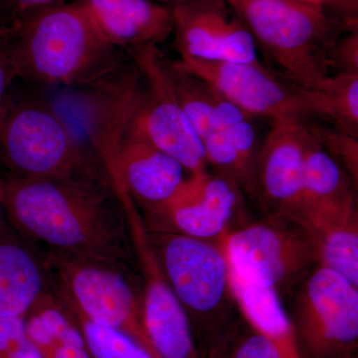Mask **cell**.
<instances>
[{"instance_id": "obj_29", "label": "cell", "mask_w": 358, "mask_h": 358, "mask_svg": "<svg viewBox=\"0 0 358 358\" xmlns=\"http://www.w3.org/2000/svg\"><path fill=\"white\" fill-rule=\"evenodd\" d=\"M333 74L358 73V26L339 37L331 52Z\"/></svg>"}, {"instance_id": "obj_5", "label": "cell", "mask_w": 358, "mask_h": 358, "mask_svg": "<svg viewBox=\"0 0 358 358\" xmlns=\"http://www.w3.org/2000/svg\"><path fill=\"white\" fill-rule=\"evenodd\" d=\"M0 162L18 178L100 174L64 115L41 100H9L0 117Z\"/></svg>"}, {"instance_id": "obj_10", "label": "cell", "mask_w": 358, "mask_h": 358, "mask_svg": "<svg viewBox=\"0 0 358 358\" xmlns=\"http://www.w3.org/2000/svg\"><path fill=\"white\" fill-rule=\"evenodd\" d=\"M178 63L249 114L265 117L272 124L329 119L326 99L320 92L280 79L265 65L192 59Z\"/></svg>"}, {"instance_id": "obj_8", "label": "cell", "mask_w": 358, "mask_h": 358, "mask_svg": "<svg viewBox=\"0 0 358 358\" xmlns=\"http://www.w3.org/2000/svg\"><path fill=\"white\" fill-rule=\"evenodd\" d=\"M127 52L141 77L129 129L178 160L190 176L206 171L201 141L190 126L176 95L171 61L157 45L134 47Z\"/></svg>"}, {"instance_id": "obj_2", "label": "cell", "mask_w": 358, "mask_h": 358, "mask_svg": "<svg viewBox=\"0 0 358 358\" xmlns=\"http://www.w3.org/2000/svg\"><path fill=\"white\" fill-rule=\"evenodd\" d=\"M0 32L8 37L17 78L32 83L87 88L122 67L119 49L81 0L40 9Z\"/></svg>"}, {"instance_id": "obj_27", "label": "cell", "mask_w": 358, "mask_h": 358, "mask_svg": "<svg viewBox=\"0 0 358 358\" xmlns=\"http://www.w3.org/2000/svg\"><path fill=\"white\" fill-rule=\"evenodd\" d=\"M308 129L322 148L338 162L343 171L350 176L353 185L358 183V138L343 131L334 124L308 122Z\"/></svg>"}, {"instance_id": "obj_20", "label": "cell", "mask_w": 358, "mask_h": 358, "mask_svg": "<svg viewBox=\"0 0 358 358\" xmlns=\"http://www.w3.org/2000/svg\"><path fill=\"white\" fill-rule=\"evenodd\" d=\"M26 331L43 358H93L76 322L48 291L25 317Z\"/></svg>"}, {"instance_id": "obj_18", "label": "cell", "mask_w": 358, "mask_h": 358, "mask_svg": "<svg viewBox=\"0 0 358 358\" xmlns=\"http://www.w3.org/2000/svg\"><path fill=\"white\" fill-rule=\"evenodd\" d=\"M43 264L7 224L0 228V317H25L46 293Z\"/></svg>"}, {"instance_id": "obj_21", "label": "cell", "mask_w": 358, "mask_h": 358, "mask_svg": "<svg viewBox=\"0 0 358 358\" xmlns=\"http://www.w3.org/2000/svg\"><path fill=\"white\" fill-rule=\"evenodd\" d=\"M357 190L343 167L327 154L310 131L303 162L300 206L343 199L355 194Z\"/></svg>"}, {"instance_id": "obj_6", "label": "cell", "mask_w": 358, "mask_h": 358, "mask_svg": "<svg viewBox=\"0 0 358 358\" xmlns=\"http://www.w3.org/2000/svg\"><path fill=\"white\" fill-rule=\"evenodd\" d=\"M45 264L57 278L59 291L88 319L126 334L159 358L143 322V293L124 262L50 250Z\"/></svg>"}, {"instance_id": "obj_1", "label": "cell", "mask_w": 358, "mask_h": 358, "mask_svg": "<svg viewBox=\"0 0 358 358\" xmlns=\"http://www.w3.org/2000/svg\"><path fill=\"white\" fill-rule=\"evenodd\" d=\"M7 220L22 236L96 260L124 262L131 242L124 210L106 179L83 173L60 178H1Z\"/></svg>"}, {"instance_id": "obj_11", "label": "cell", "mask_w": 358, "mask_h": 358, "mask_svg": "<svg viewBox=\"0 0 358 358\" xmlns=\"http://www.w3.org/2000/svg\"><path fill=\"white\" fill-rule=\"evenodd\" d=\"M169 8L180 60L262 64L251 33L227 0H192Z\"/></svg>"}, {"instance_id": "obj_3", "label": "cell", "mask_w": 358, "mask_h": 358, "mask_svg": "<svg viewBox=\"0 0 358 358\" xmlns=\"http://www.w3.org/2000/svg\"><path fill=\"white\" fill-rule=\"evenodd\" d=\"M281 76L320 92L333 75L331 52L343 33L358 26L322 6L299 0H227Z\"/></svg>"}, {"instance_id": "obj_9", "label": "cell", "mask_w": 358, "mask_h": 358, "mask_svg": "<svg viewBox=\"0 0 358 358\" xmlns=\"http://www.w3.org/2000/svg\"><path fill=\"white\" fill-rule=\"evenodd\" d=\"M216 242L243 279L278 294L296 286L317 265L307 234L289 219L266 216L260 222L226 231Z\"/></svg>"}, {"instance_id": "obj_28", "label": "cell", "mask_w": 358, "mask_h": 358, "mask_svg": "<svg viewBox=\"0 0 358 358\" xmlns=\"http://www.w3.org/2000/svg\"><path fill=\"white\" fill-rule=\"evenodd\" d=\"M0 358H43L28 336L25 317H0Z\"/></svg>"}, {"instance_id": "obj_32", "label": "cell", "mask_w": 358, "mask_h": 358, "mask_svg": "<svg viewBox=\"0 0 358 358\" xmlns=\"http://www.w3.org/2000/svg\"><path fill=\"white\" fill-rule=\"evenodd\" d=\"M329 13L348 21H358V0H319Z\"/></svg>"}, {"instance_id": "obj_22", "label": "cell", "mask_w": 358, "mask_h": 358, "mask_svg": "<svg viewBox=\"0 0 358 358\" xmlns=\"http://www.w3.org/2000/svg\"><path fill=\"white\" fill-rule=\"evenodd\" d=\"M171 70L179 103L199 141L222 131L212 102L209 85L180 67L178 61L171 62Z\"/></svg>"}, {"instance_id": "obj_15", "label": "cell", "mask_w": 358, "mask_h": 358, "mask_svg": "<svg viewBox=\"0 0 358 358\" xmlns=\"http://www.w3.org/2000/svg\"><path fill=\"white\" fill-rule=\"evenodd\" d=\"M185 171L178 160L131 131L128 124L107 180L113 192L128 193L148 216L173 199L185 181Z\"/></svg>"}, {"instance_id": "obj_30", "label": "cell", "mask_w": 358, "mask_h": 358, "mask_svg": "<svg viewBox=\"0 0 358 358\" xmlns=\"http://www.w3.org/2000/svg\"><path fill=\"white\" fill-rule=\"evenodd\" d=\"M65 2L67 0H0V31L8 29L28 14Z\"/></svg>"}, {"instance_id": "obj_24", "label": "cell", "mask_w": 358, "mask_h": 358, "mask_svg": "<svg viewBox=\"0 0 358 358\" xmlns=\"http://www.w3.org/2000/svg\"><path fill=\"white\" fill-rule=\"evenodd\" d=\"M208 85L219 126L234 145L255 190V164L259 152L254 124L255 117L219 93L210 84Z\"/></svg>"}, {"instance_id": "obj_4", "label": "cell", "mask_w": 358, "mask_h": 358, "mask_svg": "<svg viewBox=\"0 0 358 358\" xmlns=\"http://www.w3.org/2000/svg\"><path fill=\"white\" fill-rule=\"evenodd\" d=\"M147 234L162 274L187 317L199 357L207 358L240 317L222 247L179 233L147 230Z\"/></svg>"}, {"instance_id": "obj_7", "label": "cell", "mask_w": 358, "mask_h": 358, "mask_svg": "<svg viewBox=\"0 0 358 358\" xmlns=\"http://www.w3.org/2000/svg\"><path fill=\"white\" fill-rule=\"evenodd\" d=\"M296 286L288 315L301 358H357V287L320 265Z\"/></svg>"}, {"instance_id": "obj_25", "label": "cell", "mask_w": 358, "mask_h": 358, "mask_svg": "<svg viewBox=\"0 0 358 358\" xmlns=\"http://www.w3.org/2000/svg\"><path fill=\"white\" fill-rule=\"evenodd\" d=\"M207 358H282L267 338L250 326L240 313L212 348Z\"/></svg>"}, {"instance_id": "obj_31", "label": "cell", "mask_w": 358, "mask_h": 358, "mask_svg": "<svg viewBox=\"0 0 358 358\" xmlns=\"http://www.w3.org/2000/svg\"><path fill=\"white\" fill-rule=\"evenodd\" d=\"M17 75L11 57L10 43L8 37L0 32V117L10 100V89Z\"/></svg>"}, {"instance_id": "obj_19", "label": "cell", "mask_w": 358, "mask_h": 358, "mask_svg": "<svg viewBox=\"0 0 358 358\" xmlns=\"http://www.w3.org/2000/svg\"><path fill=\"white\" fill-rule=\"evenodd\" d=\"M227 258V257H226ZM228 261V260H227ZM231 289L244 320L278 348L282 358H301L288 312L279 294L243 279L230 263Z\"/></svg>"}, {"instance_id": "obj_17", "label": "cell", "mask_w": 358, "mask_h": 358, "mask_svg": "<svg viewBox=\"0 0 358 358\" xmlns=\"http://www.w3.org/2000/svg\"><path fill=\"white\" fill-rule=\"evenodd\" d=\"M99 31L124 50L164 43L173 32L169 7L152 0H81Z\"/></svg>"}, {"instance_id": "obj_35", "label": "cell", "mask_w": 358, "mask_h": 358, "mask_svg": "<svg viewBox=\"0 0 358 358\" xmlns=\"http://www.w3.org/2000/svg\"><path fill=\"white\" fill-rule=\"evenodd\" d=\"M299 1L307 2V3L315 4V6H320L319 0H299Z\"/></svg>"}, {"instance_id": "obj_14", "label": "cell", "mask_w": 358, "mask_h": 358, "mask_svg": "<svg viewBox=\"0 0 358 358\" xmlns=\"http://www.w3.org/2000/svg\"><path fill=\"white\" fill-rule=\"evenodd\" d=\"M308 122L272 124L259 148L255 164V199L268 217L291 220L300 206Z\"/></svg>"}, {"instance_id": "obj_33", "label": "cell", "mask_w": 358, "mask_h": 358, "mask_svg": "<svg viewBox=\"0 0 358 358\" xmlns=\"http://www.w3.org/2000/svg\"><path fill=\"white\" fill-rule=\"evenodd\" d=\"M152 1L162 4V6L173 7L178 6V4L185 3V2L192 1V0H152Z\"/></svg>"}, {"instance_id": "obj_34", "label": "cell", "mask_w": 358, "mask_h": 358, "mask_svg": "<svg viewBox=\"0 0 358 358\" xmlns=\"http://www.w3.org/2000/svg\"><path fill=\"white\" fill-rule=\"evenodd\" d=\"M6 223V212H4L3 204L1 199V178H0V228Z\"/></svg>"}, {"instance_id": "obj_23", "label": "cell", "mask_w": 358, "mask_h": 358, "mask_svg": "<svg viewBox=\"0 0 358 358\" xmlns=\"http://www.w3.org/2000/svg\"><path fill=\"white\" fill-rule=\"evenodd\" d=\"M55 294L83 334L92 357L154 358L140 343L126 334L88 319L62 292L57 289Z\"/></svg>"}, {"instance_id": "obj_12", "label": "cell", "mask_w": 358, "mask_h": 358, "mask_svg": "<svg viewBox=\"0 0 358 358\" xmlns=\"http://www.w3.org/2000/svg\"><path fill=\"white\" fill-rule=\"evenodd\" d=\"M241 203V188L232 179L207 171L185 179L176 195L143 219L148 231H166L216 242L229 230Z\"/></svg>"}, {"instance_id": "obj_26", "label": "cell", "mask_w": 358, "mask_h": 358, "mask_svg": "<svg viewBox=\"0 0 358 358\" xmlns=\"http://www.w3.org/2000/svg\"><path fill=\"white\" fill-rule=\"evenodd\" d=\"M326 99L329 119L358 138V73H336L320 91Z\"/></svg>"}, {"instance_id": "obj_13", "label": "cell", "mask_w": 358, "mask_h": 358, "mask_svg": "<svg viewBox=\"0 0 358 358\" xmlns=\"http://www.w3.org/2000/svg\"><path fill=\"white\" fill-rule=\"evenodd\" d=\"M131 242L143 275V315L145 329L159 358H200L185 310L162 274L143 217L126 214Z\"/></svg>"}, {"instance_id": "obj_16", "label": "cell", "mask_w": 358, "mask_h": 358, "mask_svg": "<svg viewBox=\"0 0 358 358\" xmlns=\"http://www.w3.org/2000/svg\"><path fill=\"white\" fill-rule=\"evenodd\" d=\"M291 220L307 234L317 265L336 271L358 288V212L355 194L301 205Z\"/></svg>"}]
</instances>
